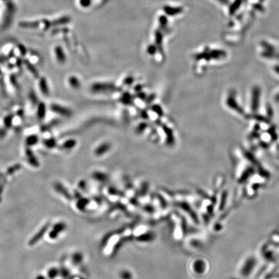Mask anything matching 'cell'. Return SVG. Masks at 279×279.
<instances>
[{
	"mask_svg": "<svg viewBox=\"0 0 279 279\" xmlns=\"http://www.w3.org/2000/svg\"><path fill=\"white\" fill-rule=\"evenodd\" d=\"M49 224H45L44 226H43V227L38 232V233H36L34 236L32 237V238L30 240L29 245H31V246H33V245L36 244L38 241H39V240H40V239L43 236H44V235L47 232V231L48 230V229H49Z\"/></svg>",
	"mask_w": 279,
	"mask_h": 279,
	"instance_id": "1",
	"label": "cell"
},
{
	"mask_svg": "<svg viewBox=\"0 0 279 279\" xmlns=\"http://www.w3.org/2000/svg\"><path fill=\"white\" fill-rule=\"evenodd\" d=\"M65 228V225L64 223H58V224H56L54 226L53 230H52V231L50 233L49 237H51V238H55L57 235H58L60 232L64 231Z\"/></svg>",
	"mask_w": 279,
	"mask_h": 279,
	"instance_id": "2",
	"label": "cell"
},
{
	"mask_svg": "<svg viewBox=\"0 0 279 279\" xmlns=\"http://www.w3.org/2000/svg\"><path fill=\"white\" fill-rule=\"evenodd\" d=\"M242 2V0H235V2L232 3L231 5L229 7V14L230 15H233V14L237 12V11L240 8Z\"/></svg>",
	"mask_w": 279,
	"mask_h": 279,
	"instance_id": "3",
	"label": "cell"
},
{
	"mask_svg": "<svg viewBox=\"0 0 279 279\" xmlns=\"http://www.w3.org/2000/svg\"><path fill=\"white\" fill-rule=\"evenodd\" d=\"M55 189L56 190L60 193V194L63 195L67 199H70L71 198V195L70 194L66 191V189L63 187V185H61L60 184H55Z\"/></svg>",
	"mask_w": 279,
	"mask_h": 279,
	"instance_id": "4",
	"label": "cell"
},
{
	"mask_svg": "<svg viewBox=\"0 0 279 279\" xmlns=\"http://www.w3.org/2000/svg\"><path fill=\"white\" fill-rule=\"evenodd\" d=\"M57 273H58V271H57V269L56 268H52L50 269L49 271V277L51 278H54L57 275Z\"/></svg>",
	"mask_w": 279,
	"mask_h": 279,
	"instance_id": "5",
	"label": "cell"
},
{
	"mask_svg": "<svg viewBox=\"0 0 279 279\" xmlns=\"http://www.w3.org/2000/svg\"><path fill=\"white\" fill-rule=\"evenodd\" d=\"M45 107L44 106V105L42 104L40 105L39 109H38V115H39V117L41 118H43L45 116Z\"/></svg>",
	"mask_w": 279,
	"mask_h": 279,
	"instance_id": "6",
	"label": "cell"
},
{
	"mask_svg": "<svg viewBox=\"0 0 279 279\" xmlns=\"http://www.w3.org/2000/svg\"><path fill=\"white\" fill-rule=\"evenodd\" d=\"M253 7L257 11H261V12H264V7L262 5L261 3H255L253 5Z\"/></svg>",
	"mask_w": 279,
	"mask_h": 279,
	"instance_id": "7",
	"label": "cell"
},
{
	"mask_svg": "<svg viewBox=\"0 0 279 279\" xmlns=\"http://www.w3.org/2000/svg\"><path fill=\"white\" fill-rule=\"evenodd\" d=\"M217 1L224 5H228L229 3V0H217Z\"/></svg>",
	"mask_w": 279,
	"mask_h": 279,
	"instance_id": "8",
	"label": "cell"
},
{
	"mask_svg": "<svg viewBox=\"0 0 279 279\" xmlns=\"http://www.w3.org/2000/svg\"><path fill=\"white\" fill-rule=\"evenodd\" d=\"M37 279H45V278L43 276H39L37 278Z\"/></svg>",
	"mask_w": 279,
	"mask_h": 279,
	"instance_id": "9",
	"label": "cell"
}]
</instances>
